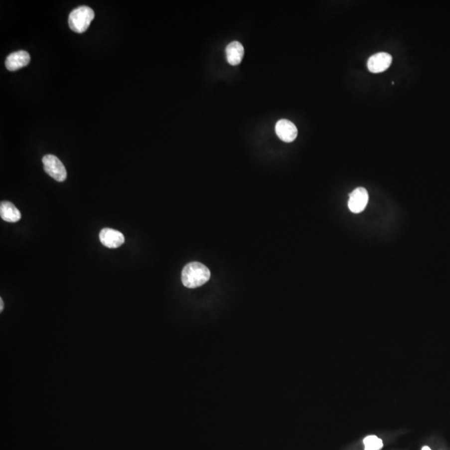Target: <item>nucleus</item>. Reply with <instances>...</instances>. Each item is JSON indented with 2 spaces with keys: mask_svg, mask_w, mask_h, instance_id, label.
<instances>
[{
  "mask_svg": "<svg viewBox=\"0 0 450 450\" xmlns=\"http://www.w3.org/2000/svg\"><path fill=\"white\" fill-rule=\"evenodd\" d=\"M278 137L284 142L291 143L296 139L298 130L295 124L287 120H280L275 126Z\"/></svg>",
  "mask_w": 450,
  "mask_h": 450,
  "instance_id": "obj_7",
  "label": "nucleus"
},
{
  "mask_svg": "<svg viewBox=\"0 0 450 450\" xmlns=\"http://www.w3.org/2000/svg\"><path fill=\"white\" fill-rule=\"evenodd\" d=\"M392 56L388 53H378L369 58L368 60V69L374 74H379L389 69L392 64Z\"/></svg>",
  "mask_w": 450,
  "mask_h": 450,
  "instance_id": "obj_6",
  "label": "nucleus"
},
{
  "mask_svg": "<svg viewBox=\"0 0 450 450\" xmlns=\"http://www.w3.org/2000/svg\"><path fill=\"white\" fill-rule=\"evenodd\" d=\"M182 283L185 287L195 289L206 284L210 279L209 269L200 263L188 264L182 271Z\"/></svg>",
  "mask_w": 450,
  "mask_h": 450,
  "instance_id": "obj_1",
  "label": "nucleus"
},
{
  "mask_svg": "<svg viewBox=\"0 0 450 450\" xmlns=\"http://www.w3.org/2000/svg\"><path fill=\"white\" fill-rule=\"evenodd\" d=\"M30 55L24 50L13 52L9 54L5 61V66L9 71H16L28 65L30 62Z\"/></svg>",
  "mask_w": 450,
  "mask_h": 450,
  "instance_id": "obj_8",
  "label": "nucleus"
},
{
  "mask_svg": "<svg viewBox=\"0 0 450 450\" xmlns=\"http://www.w3.org/2000/svg\"><path fill=\"white\" fill-rule=\"evenodd\" d=\"M422 450H430V448L428 447V446H425V447L423 448Z\"/></svg>",
  "mask_w": 450,
  "mask_h": 450,
  "instance_id": "obj_13",
  "label": "nucleus"
},
{
  "mask_svg": "<svg viewBox=\"0 0 450 450\" xmlns=\"http://www.w3.org/2000/svg\"><path fill=\"white\" fill-rule=\"evenodd\" d=\"M244 48L242 43L234 41L229 43L226 48L227 60L233 66L240 64L244 58Z\"/></svg>",
  "mask_w": 450,
  "mask_h": 450,
  "instance_id": "obj_10",
  "label": "nucleus"
},
{
  "mask_svg": "<svg viewBox=\"0 0 450 450\" xmlns=\"http://www.w3.org/2000/svg\"><path fill=\"white\" fill-rule=\"evenodd\" d=\"M369 201V193L364 188H357L349 194L348 208L354 214L364 211Z\"/></svg>",
  "mask_w": 450,
  "mask_h": 450,
  "instance_id": "obj_4",
  "label": "nucleus"
},
{
  "mask_svg": "<svg viewBox=\"0 0 450 450\" xmlns=\"http://www.w3.org/2000/svg\"><path fill=\"white\" fill-rule=\"evenodd\" d=\"M43 168L46 173L58 182H64L67 178L66 168L59 158L53 154H47L43 157Z\"/></svg>",
  "mask_w": 450,
  "mask_h": 450,
  "instance_id": "obj_3",
  "label": "nucleus"
},
{
  "mask_svg": "<svg viewBox=\"0 0 450 450\" xmlns=\"http://www.w3.org/2000/svg\"><path fill=\"white\" fill-rule=\"evenodd\" d=\"M364 450H380L383 448V441L375 435H370L364 440Z\"/></svg>",
  "mask_w": 450,
  "mask_h": 450,
  "instance_id": "obj_11",
  "label": "nucleus"
},
{
  "mask_svg": "<svg viewBox=\"0 0 450 450\" xmlns=\"http://www.w3.org/2000/svg\"><path fill=\"white\" fill-rule=\"evenodd\" d=\"M3 309V299H0V312H2Z\"/></svg>",
  "mask_w": 450,
  "mask_h": 450,
  "instance_id": "obj_12",
  "label": "nucleus"
},
{
  "mask_svg": "<svg viewBox=\"0 0 450 450\" xmlns=\"http://www.w3.org/2000/svg\"><path fill=\"white\" fill-rule=\"evenodd\" d=\"M1 219L8 223H17L21 219V214L11 202L2 201L0 204Z\"/></svg>",
  "mask_w": 450,
  "mask_h": 450,
  "instance_id": "obj_9",
  "label": "nucleus"
},
{
  "mask_svg": "<svg viewBox=\"0 0 450 450\" xmlns=\"http://www.w3.org/2000/svg\"><path fill=\"white\" fill-rule=\"evenodd\" d=\"M94 18V12L88 6H79L69 16V28L76 33H82L88 29Z\"/></svg>",
  "mask_w": 450,
  "mask_h": 450,
  "instance_id": "obj_2",
  "label": "nucleus"
},
{
  "mask_svg": "<svg viewBox=\"0 0 450 450\" xmlns=\"http://www.w3.org/2000/svg\"><path fill=\"white\" fill-rule=\"evenodd\" d=\"M99 240L104 246L110 249H117L125 244V236L121 232L105 228L99 233Z\"/></svg>",
  "mask_w": 450,
  "mask_h": 450,
  "instance_id": "obj_5",
  "label": "nucleus"
}]
</instances>
